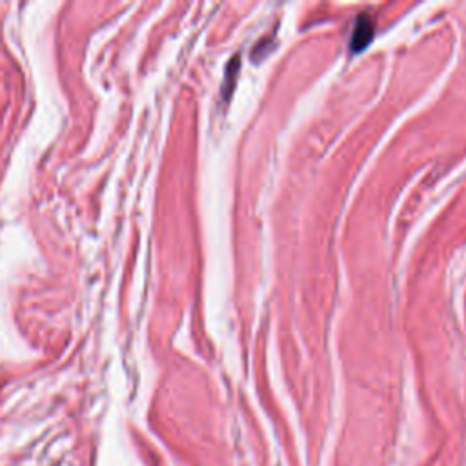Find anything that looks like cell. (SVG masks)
Returning a JSON list of instances; mask_svg holds the SVG:
<instances>
[{
    "label": "cell",
    "instance_id": "cell-1",
    "mask_svg": "<svg viewBox=\"0 0 466 466\" xmlns=\"http://www.w3.org/2000/svg\"><path fill=\"white\" fill-rule=\"evenodd\" d=\"M375 35V26H374V18L368 17V15H362V17L357 18L355 22V30H353L352 35V50L353 51H361L365 50L366 46L370 44V40L374 38Z\"/></svg>",
    "mask_w": 466,
    "mask_h": 466
}]
</instances>
